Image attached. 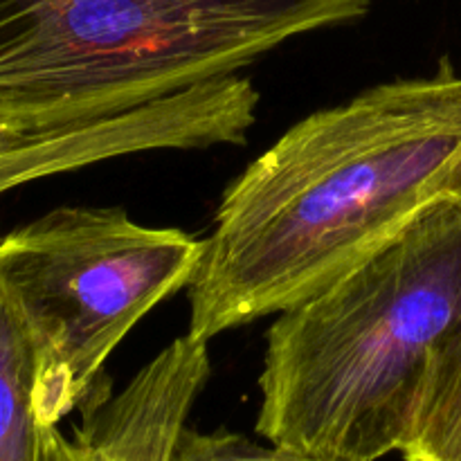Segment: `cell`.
<instances>
[{"mask_svg":"<svg viewBox=\"0 0 461 461\" xmlns=\"http://www.w3.org/2000/svg\"><path fill=\"white\" fill-rule=\"evenodd\" d=\"M459 196L448 63L304 117L225 189L187 286V333L210 342L309 300Z\"/></svg>","mask_w":461,"mask_h":461,"instance_id":"obj_1","label":"cell"},{"mask_svg":"<svg viewBox=\"0 0 461 461\" xmlns=\"http://www.w3.org/2000/svg\"><path fill=\"white\" fill-rule=\"evenodd\" d=\"M461 327V196L277 313L257 432L320 461L399 453L437 351Z\"/></svg>","mask_w":461,"mask_h":461,"instance_id":"obj_2","label":"cell"},{"mask_svg":"<svg viewBox=\"0 0 461 461\" xmlns=\"http://www.w3.org/2000/svg\"><path fill=\"white\" fill-rule=\"evenodd\" d=\"M369 0H0V115L36 126L117 115L237 75L345 25Z\"/></svg>","mask_w":461,"mask_h":461,"instance_id":"obj_3","label":"cell"},{"mask_svg":"<svg viewBox=\"0 0 461 461\" xmlns=\"http://www.w3.org/2000/svg\"><path fill=\"white\" fill-rule=\"evenodd\" d=\"M205 239L147 228L117 207H57L0 237V284L36 360L41 417L70 412L111 392L104 365L131 329L187 288Z\"/></svg>","mask_w":461,"mask_h":461,"instance_id":"obj_4","label":"cell"},{"mask_svg":"<svg viewBox=\"0 0 461 461\" xmlns=\"http://www.w3.org/2000/svg\"><path fill=\"white\" fill-rule=\"evenodd\" d=\"M257 106L252 81L228 75L99 120L36 126L0 115V160L54 156L81 169L144 151L243 144Z\"/></svg>","mask_w":461,"mask_h":461,"instance_id":"obj_5","label":"cell"},{"mask_svg":"<svg viewBox=\"0 0 461 461\" xmlns=\"http://www.w3.org/2000/svg\"><path fill=\"white\" fill-rule=\"evenodd\" d=\"M210 342L185 333L153 356L122 392L79 410L70 461H171L194 403L212 376Z\"/></svg>","mask_w":461,"mask_h":461,"instance_id":"obj_6","label":"cell"},{"mask_svg":"<svg viewBox=\"0 0 461 461\" xmlns=\"http://www.w3.org/2000/svg\"><path fill=\"white\" fill-rule=\"evenodd\" d=\"M0 461H68V435L41 417L36 360L16 306L0 284Z\"/></svg>","mask_w":461,"mask_h":461,"instance_id":"obj_7","label":"cell"},{"mask_svg":"<svg viewBox=\"0 0 461 461\" xmlns=\"http://www.w3.org/2000/svg\"><path fill=\"white\" fill-rule=\"evenodd\" d=\"M399 453L403 461H461V327L428 369Z\"/></svg>","mask_w":461,"mask_h":461,"instance_id":"obj_8","label":"cell"},{"mask_svg":"<svg viewBox=\"0 0 461 461\" xmlns=\"http://www.w3.org/2000/svg\"><path fill=\"white\" fill-rule=\"evenodd\" d=\"M171 461H320L279 446H259L230 430L196 432L185 428Z\"/></svg>","mask_w":461,"mask_h":461,"instance_id":"obj_9","label":"cell"},{"mask_svg":"<svg viewBox=\"0 0 461 461\" xmlns=\"http://www.w3.org/2000/svg\"><path fill=\"white\" fill-rule=\"evenodd\" d=\"M75 171L72 165L63 158L54 156H32V158H14V160H0V196L21 185L32 180L48 178V176L66 174Z\"/></svg>","mask_w":461,"mask_h":461,"instance_id":"obj_10","label":"cell"}]
</instances>
